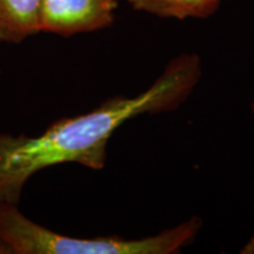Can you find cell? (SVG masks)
Instances as JSON below:
<instances>
[{"label": "cell", "instance_id": "cell-3", "mask_svg": "<svg viewBox=\"0 0 254 254\" xmlns=\"http://www.w3.org/2000/svg\"><path fill=\"white\" fill-rule=\"evenodd\" d=\"M117 0H41L40 32L72 37L110 27L116 19Z\"/></svg>", "mask_w": 254, "mask_h": 254}, {"label": "cell", "instance_id": "cell-1", "mask_svg": "<svg viewBox=\"0 0 254 254\" xmlns=\"http://www.w3.org/2000/svg\"><path fill=\"white\" fill-rule=\"evenodd\" d=\"M199 56L184 53L135 97H113L80 116L62 118L37 136L0 133V201L19 205L26 183L44 168L74 163L91 170L106 165L113 133L140 114L176 110L201 78Z\"/></svg>", "mask_w": 254, "mask_h": 254}, {"label": "cell", "instance_id": "cell-5", "mask_svg": "<svg viewBox=\"0 0 254 254\" xmlns=\"http://www.w3.org/2000/svg\"><path fill=\"white\" fill-rule=\"evenodd\" d=\"M136 11L161 18H207L217 12L221 0H127Z\"/></svg>", "mask_w": 254, "mask_h": 254}, {"label": "cell", "instance_id": "cell-7", "mask_svg": "<svg viewBox=\"0 0 254 254\" xmlns=\"http://www.w3.org/2000/svg\"><path fill=\"white\" fill-rule=\"evenodd\" d=\"M252 111H253V113H254V100H253V103H252Z\"/></svg>", "mask_w": 254, "mask_h": 254}, {"label": "cell", "instance_id": "cell-4", "mask_svg": "<svg viewBox=\"0 0 254 254\" xmlns=\"http://www.w3.org/2000/svg\"><path fill=\"white\" fill-rule=\"evenodd\" d=\"M41 0H0V44H20L40 33Z\"/></svg>", "mask_w": 254, "mask_h": 254}, {"label": "cell", "instance_id": "cell-2", "mask_svg": "<svg viewBox=\"0 0 254 254\" xmlns=\"http://www.w3.org/2000/svg\"><path fill=\"white\" fill-rule=\"evenodd\" d=\"M201 225V219L193 217L141 239L74 238L31 220L19 205L0 201V254H173L195 239Z\"/></svg>", "mask_w": 254, "mask_h": 254}, {"label": "cell", "instance_id": "cell-6", "mask_svg": "<svg viewBox=\"0 0 254 254\" xmlns=\"http://www.w3.org/2000/svg\"><path fill=\"white\" fill-rule=\"evenodd\" d=\"M241 254H254V237L251 239L245 246L243 247V250L240 251Z\"/></svg>", "mask_w": 254, "mask_h": 254}]
</instances>
